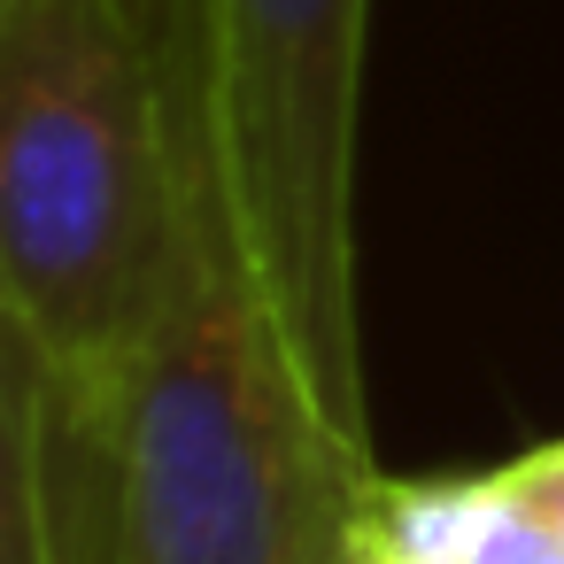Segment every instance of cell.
I'll list each match as a JSON object with an SVG mask.
<instances>
[{
  "mask_svg": "<svg viewBox=\"0 0 564 564\" xmlns=\"http://www.w3.org/2000/svg\"><path fill=\"white\" fill-rule=\"evenodd\" d=\"M171 256V101L140 0H0V310L101 402Z\"/></svg>",
  "mask_w": 564,
  "mask_h": 564,
  "instance_id": "7a4b0ae2",
  "label": "cell"
},
{
  "mask_svg": "<svg viewBox=\"0 0 564 564\" xmlns=\"http://www.w3.org/2000/svg\"><path fill=\"white\" fill-rule=\"evenodd\" d=\"M171 101V256L155 310L94 402L109 564H356L387 479L333 433L240 232L186 0H140Z\"/></svg>",
  "mask_w": 564,
  "mask_h": 564,
  "instance_id": "6da1fadb",
  "label": "cell"
},
{
  "mask_svg": "<svg viewBox=\"0 0 564 564\" xmlns=\"http://www.w3.org/2000/svg\"><path fill=\"white\" fill-rule=\"evenodd\" d=\"M356 564H564V533L510 487V471L379 479Z\"/></svg>",
  "mask_w": 564,
  "mask_h": 564,
  "instance_id": "277c9868",
  "label": "cell"
},
{
  "mask_svg": "<svg viewBox=\"0 0 564 564\" xmlns=\"http://www.w3.org/2000/svg\"><path fill=\"white\" fill-rule=\"evenodd\" d=\"M510 471V487L564 533V441H549V448H533V456H518V464H502Z\"/></svg>",
  "mask_w": 564,
  "mask_h": 564,
  "instance_id": "5b68a950",
  "label": "cell"
},
{
  "mask_svg": "<svg viewBox=\"0 0 564 564\" xmlns=\"http://www.w3.org/2000/svg\"><path fill=\"white\" fill-rule=\"evenodd\" d=\"M225 186L317 410L371 456L356 325V124L371 0H186Z\"/></svg>",
  "mask_w": 564,
  "mask_h": 564,
  "instance_id": "3957f363",
  "label": "cell"
}]
</instances>
